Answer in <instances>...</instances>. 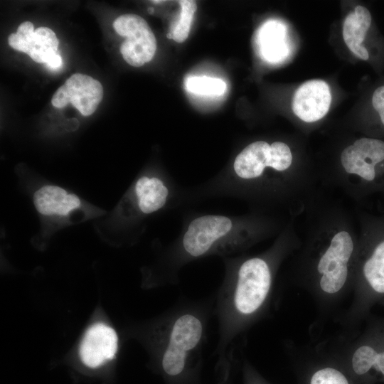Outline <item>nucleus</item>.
Masks as SVG:
<instances>
[{"mask_svg": "<svg viewBox=\"0 0 384 384\" xmlns=\"http://www.w3.org/2000/svg\"><path fill=\"white\" fill-rule=\"evenodd\" d=\"M372 23L369 10L358 5L347 15L343 25V37L346 46L354 55L363 60H369L371 55L364 46V41L371 30Z\"/></svg>", "mask_w": 384, "mask_h": 384, "instance_id": "15", "label": "nucleus"}, {"mask_svg": "<svg viewBox=\"0 0 384 384\" xmlns=\"http://www.w3.org/2000/svg\"><path fill=\"white\" fill-rule=\"evenodd\" d=\"M309 384H350V382L341 370L329 365L316 369Z\"/></svg>", "mask_w": 384, "mask_h": 384, "instance_id": "20", "label": "nucleus"}, {"mask_svg": "<svg viewBox=\"0 0 384 384\" xmlns=\"http://www.w3.org/2000/svg\"><path fill=\"white\" fill-rule=\"evenodd\" d=\"M8 42L12 48L28 54L38 63H48L58 53L59 41L54 31L44 26L34 30L30 21L21 23L16 33L9 36Z\"/></svg>", "mask_w": 384, "mask_h": 384, "instance_id": "10", "label": "nucleus"}, {"mask_svg": "<svg viewBox=\"0 0 384 384\" xmlns=\"http://www.w3.org/2000/svg\"><path fill=\"white\" fill-rule=\"evenodd\" d=\"M285 224L277 218L260 213L205 214L188 222L180 243L188 256L199 257L228 248L249 247L279 233Z\"/></svg>", "mask_w": 384, "mask_h": 384, "instance_id": "3", "label": "nucleus"}, {"mask_svg": "<svg viewBox=\"0 0 384 384\" xmlns=\"http://www.w3.org/2000/svg\"><path fill=\"white\" fill-rule=\"evenodd\" d=\"M113 28L117 33L125 37L120 53L128 64L140 67L153 58L156 40L146 20L137 14H123L114 20Z\"/></svg>", "mask_w": 384, "mask_h": 384, "instance_id": "7", "label": "nucleus"}, {"mask_svg": "<svg viewBox=\"0 0 384 384\" xmlns=\"http://www.w3.org/2000/svg\"><path fill=\"white\" fill-rule=\"evenodd\" d=\"M171 191L168 183L155 175H142L132 186L129 200L132 212L146 215L162 209L169 201Z\"/></svg>", "mask_w": 384, "mask_h": 384, "instance_id": "13", "label": "nucleus"}, {"mask_svg": "<svg viewBox=\"0 0 384 384\" xmlns=\"http://www.w3.org/2000/svg\"><path fill=\"white\" fill-rule=\"evenodd\" d=\"M181 7L180 17L171 26L169 38L178 43L185 41L190 33V29L197 6L195 1L181 0L178 1Z\"/></svg>", "mask_w": 384, "mask_h": 384, "instance_id": "18", "label": "nucleus"}, {"mask_svg": "<svg viewBox=\"0 0 384 384\" xmlns=\"http://www.w3.org/2000/svg\"><path fill=\"white\" fill-rule=\"evenodd\" d=\"M331 101L329 85L324 80H312L297 90L292 100V110L302 121L315 122L327 114Z\"/></svg>", "mask_w": 384, "mask_h": 384, "instance_id": "12", "label": "nucleus"}, {"mask_svg": "<svg viewBox=\"0 0 384 384\" xmlns=\"http://www.w3.org/2000/svg\"><path fill=\"white\" fill-rule=\"evenodd\" d=\"M46 65L53 70L57 69L62 65V58L60 55L58 53L55 54L49 61L46 63Z\"/></svg>", "mask_w": 384, "mask_h": 384, "instance_id": "21", "label": "nucleus"}, {"mask_svg": "<svg viewBox=\"0 0 384 384\" xmlns=\"http://www.w3.org/2000/svg\"><path fill=\"white\" fill-rule=\"evenodd\" d=\"M305 230L292 255L296 285L308 292L320 312L328 314L351 294L359 237L352 214L319 191L306 205Z\"/></svg>", "mask_w": 384, "mask_h": 384, "instance_id": "1", "label": "nucleus"}, {"mask_svg": "<svg viewBox=\"0 0 384 384\" xmlns=\"http://www.w3.org/2000/svg\"><path fill=\"white\" fill-rule=\"evenodd\" d=\"M118 348L114 329L103 322H97L86 330L79 347L81 361L87 367L97 368L113 359Z\"/></svg>", "mask_w": 384, "mask_h": 384, "instance_id": "11", "label": "nucleus"}, {"mask_svg": "<svg viewBox=\"0 0 384 384\" xmlns=\"http://www.w3.org/2000/svg\"><path fill=\"white\" fill-rule=\"evenodd\" d=\"M367 319L361 331L338 337L318 349L348 366L356 376L373 370L384 377V317Z\"/></svg>", "mask_w": 384, "mask_h": 384, "instance_id": "6", "label": "nucleus"}, {"mask_svg": "<svg viewBox=\"0 0 384 384\" xmlns=\"http://www.w3.org/2000/svg\"><path fill=\"white\" fill-rule=\"evenodd\" d=\"M257 42L260 55L267 62L279 63L289 54L287 28L279 21H266L258 31Z\"/></svg>", "mask_w": 384, "mask_h": 384, "instance_id": "16", "label": "nucleus"}, {"mask_svg": "<svg viewBox=\"0 0 384 384\" xmlns=\"http://www.w3.org/2000/svg\"><path fill=\"white\" fill-rule=\"evenodd\" d=\"M33 202L38 212L46 216L65 217L82 206L78 196L53 185L38 189L34 193Z\"/></svg>", "mask_w": 384, "mask_h": 384, "instance_id": "14", "label": "nucleus"}, {"mask_svg": "<svg viewBox=\"0 0 384 384\" xmlns=\"http://www.w3.org/2000/svg\"><path fill=\"white\" fill-rule=\"evenodd\" d=\"M185 86L191 93L211 97L223 95L227 90L223 80L208 76H189L185 80Z\"/></svg>", "mask_w": 384, "mask_h": 384, "instance_id": "17", "label": "nucleus"}, {"mask_svg": "<svg viewBox=\"0 0 384 384\" xmlns=\"http://www.w3.org/2000/svg\"><path fill=\"white\" fill-rule=\"evenodd\" d=\"M104 95L100 81L90 75L75 73L53 94L51 103L56 108L72 104L83 116L95 112Z\"/></svg>", "mask_w": 384, "mask_h": 384, "instance_id": "9", "label": "nucleus"}, {"mask_svg": "<svg viewBox=\"0 0 384 384\" xmlns=\"http://www.w3.org/2000/svg\"><path fill=\"white\" fill-rule=\"evenodd\" d=\"M356 218L359 244L352 300L339 319L348 329L366 319L374 306L384 305V215L356 210Z\"/></svg>", "mask_w": 384, "mask_h": 384, "instance_id": "4", "label": "nucleus"}, {"mask_svg": "<svg viewBox=\"0 0 384 384\" xmlns=\"http://www.w3.org/2000/svg\"><path fill=\"white\" fill-rule=\"evenodd\" d=\"M373 120L366 130L367 137L381 139L384 136V83L377 86L370 97Z\"/></svg>", "mask_w": 384, "mask_h": 384, "instance_id": "19", "label": "nucleus"}, {"mask_svg": "<svg viewBox=\"0 0 384 384\" xmlns=\"http://www.w3.org/2000/svg\"><path fill=\"white\" fill-rule=\"evenodd\" d=\"M317 172L320 183L339 190L356 202L375 194L384 196V140L357 138Z\"/></svg>", "mask_w": 384, "mask_h": 384, "instance_id": "5", "label": "nucleus"}, {"mask_svg": "<svg viewBox=\"0 0 384 384\" xmlns=\"http://www.w3.org/2000/svg\"><path fill=\"white\" fill-rule=\"evenodd\" d=\"M225 175L233 194L259 206L286 209L297 217L320 191L317 169L281 140L248 144Z\"/></svg>", "mask_w": 384, "mask_h": 384, "instance_id": "2", "label": "nucleus"}, {"mask_svg": "<svg viewBox=\"0 0 384 384\" xmlns=\"http://www.w3.org/2000/svg\"><path fill=\"white\" fill-rule=\"evenodd\" d=\"M202 334L203 325L198 317L184 314L176 320L162 359L163 368L167 374L176 375L183 370L187 352L198 345Z\"/></svg>", "mask_w": 384, "mask_h": 384, "instance_id": "8", "label": "nucleus"}]
</instances>
